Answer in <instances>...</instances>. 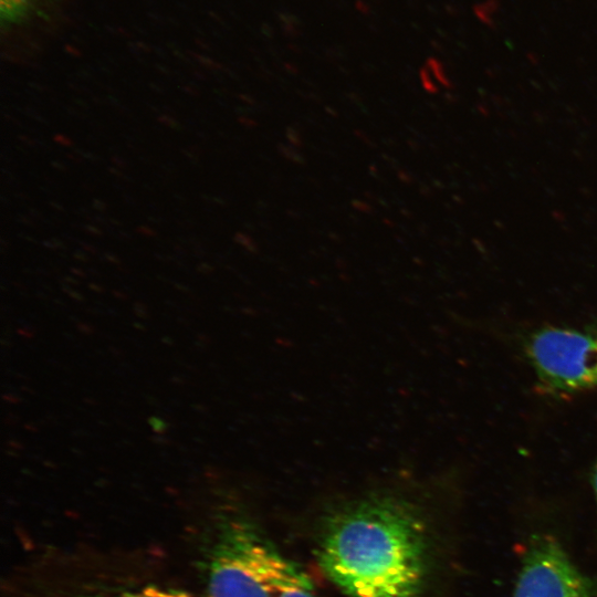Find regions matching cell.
I'll use <instances>...</instances> for the list:
<instances>
[{"mask_svg":"<svg viewBox=\"0 0 597 597\" xmlns=\"http://www.w3.org/2000/svg\"><path fill=\"white\" fill-rule=\"evenodd\" d=\"M75 597H187L185 593L172 588L159 586H145L142 588L124 589L105 593H88Z\"/></svg>","mask_w":597,"mask_h":597,"instance_id":"5b68a950","label":"cell"},{"mask_svg":"<svg viewBox=\"0 0 597 597\" xmlns=\"http://www.w3.org/2000/svg\"><path fill=\"white\" fill-rule=\"evenodd\" d=\"M525 352L541 385L549 391L597 388V331L545 327L530 336Z\"/></svg>","mask_w":597,"mask_h":597,"instance_id":"3957f363","label":"cell"},{"mask_svg":"<svg viewBox=\"0 0 597 597\" xmlns=\"http://www.w3.org/2000/svg\"><path fill=\"white\" fill-rule=\"evenodd\" d=\"M202 562L208 597H279L302 572L237 514L218 517Z\"/></svg>","mask_w":597,"mask_h":597,"instance_id":"7a4b0ae2","label":"cell"},{"mask_svg":"<svg viewBox=\"0 0 597 597\" xmlns=\"http://www.w3.org/2000/svg\"><path fill=\"white\" fill-rule=\"evenodd\" d=\"M29 0H1V15L3 20L13 22L27 10Z\"/></svg>","mask_w":597,"mask_h":597,"instance_id":"52a82bcc","label":"cell"},{"mask_svg":"<svg viewBox=\"0 0 597 597\" xmlns=\"http://www.w3.org/2000/svg\"><path fill=\"white\" fill-rule=\"evenodd\" d=\"M279 597H320L310 578L301 572L279 595Z\"/></svg>","mask_w":597,"mask_h":597,"instance_id":"8992f818","label":"cell"},{"mask_svg":"<svg viewBox=\"0 0 597 597\" xmlns=\"http://www.w3.org/2000/svg\"><path fill=\"white\" fill-rule=\"evenodd\" d=\"M513 597H594L588 582L551 538L535 541L526 552Z\"/></svg>","mask_w":597,"mask_h":597,"instance_id":"277c9868","label":"cell"},{"mask_svg":"<svg viewBox=\"0 0 597 597\" xmlns=\"http://www.w3.org/2000/svg\"><path fill=\"white\" fill-rule=\"evenodd\" d=\"M348 597H420L427 542L415 504L390 490L349 499L326 519L316 549Z\"/></svg>","mask_w":597,"mask_h":597,"instance_id":"6da1fadb","label":"cell"},{"mask_svg":"<svg viewBox=\"0 0 597 597\" xmlns=\"http://www.w3.org/2000/svg\"><path fill=\"white\" fill-rule=\"evenodd\" d=\"M591 482H593L594 494H595V499L597 503V459L595 461L594 469H593Z\"/></svg>","mask_w":597,"mask_h":597,"instance_id":"ba28073f","label":"cell"}]
</instances>
